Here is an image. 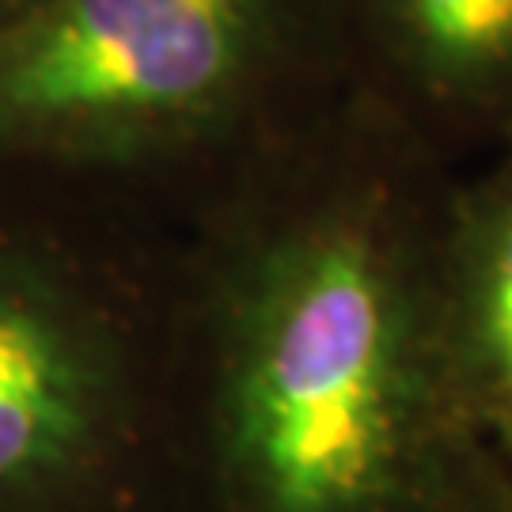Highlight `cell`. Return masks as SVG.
<instances>
[{
	"mask_svg": "<svg viewBox=\"0 0 512 512\" xmlns=\"http://www.w3.org/2000/svg\"><path fill=\"white\" fill-rule=\"evenodd\" d=\"M452 512H512V459L486 452Z\"/></svg>",
	"mask_w": 512,
	"mask_h": 512,
	"instance_id": "6",
	"label": "cell"
},
{
	"mask_svg": "<svg viewBox=\"0 0 512 512\" xmlns=\"http://www.w3.org/2000/svg\"><path fill=\"white\" fill-rule=\"evenodd\" d=\"M452 179L357 84L220 186L179 311L205 512H452L486 456L440 334Z\"/></svg>",
	"mask_w": 512,
	"mask_h": 512,
	"instance_id": "1",
	"label": "cell"
},
{
	"mask_svg": "<svg viewBox=\"0 0 512 512\" xmlns=\"http://www.w3.org/2000/svg\"><path fill=\"white\" fill-rule=\"evenodd\" d=\"M23 4H27V0H0V23H4L8 16H16Z\"/></svg>",
	"mask_w": 512,
	"mask_h": 512,
	"instance_id": "7",
	"label": "cell"
},
{
	"mask_svg": "<svg viewBox=\"0 0 512 512\" xmlns=\"http://www.w3.org/2000/svg\"><path fill=\"white\" fill-rule=\"evenodd\" d=\"M357 88L338 0H27L0 23V148L220 186Z\"/></svg>",
	"mask_w": 512,
	"mask_h": 512,
	"instance_id": "2",
	"label": "cell"
},
{
	"mask_svg": "<svg viewBox=\"0 0 512 512\" xmlns=\"http://www.w3.org/2000/svg\"><path fill=\"white\" fill-rule=\"evenodd\" d=\"M148 311L54 243L0 247V509L152 512L167 433Z\"/></svg>",
	"mask_w": 512,
	"mask_h": 512,
	"instance_id": "3",
	"label": "cell"
},
{
	"mask_svg": "<svg viewBox=\"0 0 512 512\" xmlns=\"http://www.w3.org/2000/svg\"><path fill=\"white\" fill-rule=\"evenodd\" d=\"M357 84L452 164L512 137V0H338Z\"/></svg>",
	"mask_w": 512,
	"mask_h": 512,
	"instance_id": "4",
	"label": "cell"
},
{
	"mask_svg": "<svg viewBox=\"0 0 512 512\" xmlns=\"http://www.w3.org/2000/svg\"><path fill=\"white\" fill-rule=\"evenodd\" d=\"M452 179L440 217L437 293L448 380L471 437L512 459V137Z\"/></svg>",
	"mask_w": 512,
	"mask_h": 512,
	"instance_id": "5",
	"label": "cell"
}]
</instances>
